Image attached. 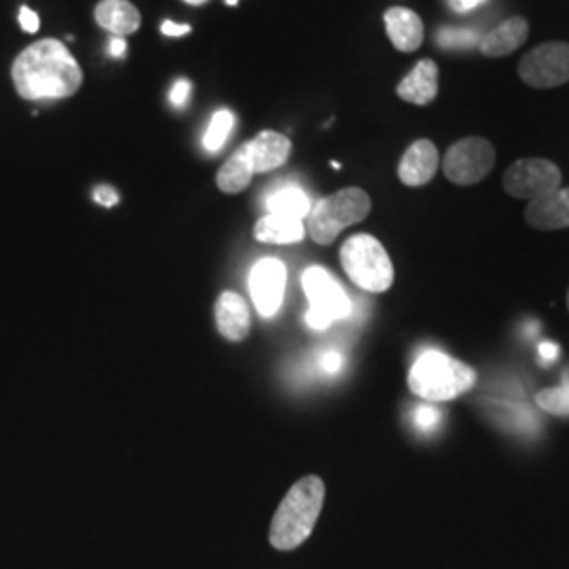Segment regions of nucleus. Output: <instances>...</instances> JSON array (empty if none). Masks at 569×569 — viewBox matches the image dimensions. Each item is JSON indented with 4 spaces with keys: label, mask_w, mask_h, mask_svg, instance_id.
<instances>
[{
    "label": "nucleus",
    "mask_w": 569,
    "mask_h": 569,
    "mask_svg": "<svg viewBox=\"0 0 569 569\" xmlns=\"http://www.w3.org/2000/svg\"><path fill=\"white\" fill-rule=\"evenodd\" d=\"M529 21L521 16L498 23L481 39V53L486 58H507L528 41Z\"/></svg>",
    "instance_id": "dca6fc26"
},
{
    "label": "nucleus",
    "mask_w": 569,
    "mask_h": 569,
    "mask_svg": "<svg viewBox=\"0 0 569 569\" xmlns=\"http://www.w3.org/2000/svg\"><path fill=\"white\" fill-rule=\"evenodd\" d=\"M371 211V199L363 188H345L312 204L306 218V232L315 243L331 244L348 226L363 222Z\"/></svg>",
    "instance_id": "20e7f679"
},
{
    "label": "nucleus",
    "mask_w": 569,
    "mask_h": 569,
    "mask_svg": "<svg viewBox=\"0 0 569 569\" xmlns=\"http://www.w3.org/2000/svg\"><path fill=\"white\" fill-rule=\"evenodd\" d=\"M321 367L326 369V373H338L342 369V357L338 352H327L321 359Z\"/></svg>",
    "instance_id": "c756f323"
},
{
    "label": "nucleus",
    "mask_w": 569,
    "mask_h": 569,
    "mask_svg": "<svg viewBox=\"0 0 569 569\" xmlns=\"http://www.w3.org/2000/svg\"><path fill=\"white\" fill-rule=\"evenodd\" d=\"M477 382L472 367L439 350L425 352L409 369V390L430 403H446L462 397Z\"/></svg>",
    "instance_id": "7ed1b4c3"
},
{
    "label": "nucleus",
    "mask_w": 569,
    "mask_h": 569,
    "mask_svg": "<svg viewBox=\"0 0 569 569\" xmlns=\"http://www.w3.org/2000/svg\"><path fill=\"white\" fill-rule=\"evenodd\" d=\"M568 308H569V291H568Z\"/></svg>",
    "instance_id": "c9c22d12"
},
{
    "label": "nucleus",
    "mask_w": 569,
    "mask_h": 569,
    "mask_svg": "<svg viewBox=\"0 0 569 569\" xmlns=\"http://www.w3.org/2000/svg\"><path fill=\"white\" fill-rule=\"evenodd\" d=\"M439 169V150L430 140L411 143L399 163V180L409 186H427Z\"/></svg>",
    "instance_id": "f8f14e48"
},
{
    "label": "nucleus",
    "mask_w": 569,
    "mask_h": 569,
    "mask_svg": "<svg viewBox=\"0 0 569 569\" xmlns=\"http://www.w3.org/2000/svg\"><path fill=\"white\" fill-rule=\"evenodd\" d=\"M183 2H188V4H194V7H201V4H204L207 0H183Z\"/></svg>",
    "instance_id": "72a5a7b5"
},
{
    "label": "nucleus",
    "mask_w": 569,
    "mask_h": 569,
    "mask_svg": "<svg viewBox=\"0 0 569 569\" xmlns=\"http://www.w3.org/2000/svg\"><path fill=\"white\" fill-rule=\"evenodd\" d=\"M439 93V66L432 60L418 61L403 81L397 84V96L407 103L428 106Z\"/></svg>",
    "instance_id": "2eb2a0df"
},
{
    "label": "nucleus",
    "mask_w": 569,
    "mask_h": 569,
    "mask_svg": "<svg viewBox=\"0 0 569 569\" xmlns=\"http://www.w3.org/2000/svg\"><path fill=\"white\" fill-rule=\"evenodd\" d=\"M127 41L122 39V37H114L112 41H110V47H108V51H110V56L112 58H117V60H122L124 56H127Z\"/></svg>",
    "instance_id": "2f4dec72"
},
{
    "label": "nucleus",
    "mask_w": 569,
    "mask_h": 569,
    "mask_svg": "<svg viewBox=\"0 0 569 569\" xmlns=\"http://www.w3.org/2000/svg\"><path fill=\"white\" fill-rule=\"evenodd\" d=\"M477 39L475 32L468 34L467 30H441L439 42L448 49V47H460V44H470Z\"/></svg>",
    "instance_id": "b1692460"
},
{
    "label": "nucleus",
    "mask_w": 569,
    "mask_h": 569,
    "mask_svg": "<svg viewBox=\"0 0 569 569\" xmlns=\"http://www.w3.org/2000/svg\"><path fill=\"white\" fill-rule=\"evenodd\" d=\"M11 77L23 100H66L82 84L79 61L58 39H42L23 49L13 61Z\"/></svg>",
    "instance_id": "f257e3e1"
},
{
    "label": "nucleus",
    "mask_w": 569,
    "mask_h": 569,
    "mask_svg": "<svg viewBox=\"0 0 569 569\" xmlns=\"http://www.w3.org/2000/svg\"><path fill=\"white\" fill-rule=\"evenodd\" d=\"M190 30L192 28L188 23H176L171 20L163 21V28H161L164 37H186Z\"/></svg>",
    "instance_id": "c85d7f7f"
},
{
    "label": "nucleus",
    "mask_w": 569,
    "mask_h": 569,
    "mask_svg": "<svg viewBox=\"0 0 569 569\" xmlns=\"http://www.w3.org/2000/svg\"><path fill=\"white\" fill-rule=\"evenodd\" d=\"M519 77L533 89H552L569 82L568 42H545L519 61Z\"/></svg>",
    "instance_id": "6e6552de"
},
{
    "label": "nucleus",
    "mask_w": 569,
    "mask_h": 569,
    "mask_svg": "<svg viewBox=\"0 0 569 569\" xmlns=\"http://www.w3.org/2000/svg\"><path fill=\"white\" fill-rule=\"evenodd\" d=\"M540 357L545 359V361H557V355H559V348L555 345H549V342H545V345H540Z\"/></svg>",
    "instance_id": "473e14b6"
},
{
    "label": "nucleus",
    "mask_w": 569,
    "mask_h": 569,
    "mask_svg": "<svg viewBox=\"0 0 569 569\" xmlns=\"http://www.w3.org/2000/svg\"><path fill=\"white\" fill-rule=\"evenodd\" d=\"M488 0H449V4L458 11V13H467V11H475L477 7L486 4Z\"/></svg>",
    "instance_id": "7c9ffc66"
},
{
    "label": "nucleus",
    "mask_w": 569,
    "mask_h": 569,
    "mask_svg": "<svg viewBox=\"0 0 569 569\" xmlns=\"http://www.w3.org/2000/svg\"><path fill=\"white\" fill-rule=\"evenodd\" d=\"M526 222L536 230L569 228V188H557L542 199L529 201Z\"/></svg>",
    "instance_id": "ddd939ff"
},
{
    "label": "nucleus",
    "mask_w": 569,
    "mask_h": 569,
    "mask_svg": "<svg viewBox=\"0 0 569 569\" xmlns=\"http://www.w3.org/2000/svg\"><path fill=\"white\" fill-rule=\"evenodd\" d=\"M287 268L281 260L266 258L251 268L249 291L262 317H274L283 305Z\"/></svg>",
    "instance_id": "9d476101"
},
{
    "label": "nucleus",
    "mask_w": 569,
    "mask_h": 569,
    "mask_svg": "<svg viewBox=\"0 0 569 569\" xmlns=\"http://www.w3.org/2000/svg\"><path fill=\"white\" fill-rule=\"evenodd\" d=\"M536 406L542 411L557 418H568L569 416V367H566L561 376V385L555 388H545L536 392Z\"/></svg>",
    "instance_id": "4be33fe9"
},
{
    "label": "nucleus",
    "mask_w": 569,
    "mask_h": 569,
    "mask_svg": "<svg viewBox=\"0 0 569 569\" xmlns=\"http://www.w3.org/2000/svg\"><path fill=\"white\" fill-rule=\"evenodd\" d=\"M243 148L253 173H268L287 163L291 154V140L277 131H262Z\"/></svg>",
    "instance_id": "9b49d317"
},
{
    "label": "nucleus",
    "mask_w": 569,
    "mask_h": 569,
    "mask_svg": "<svg viewBox=\"0 0 569 569\" xmlns=\"http://www.w3.org/2000/svg\"><path fill=\"white\" fill-rule=\"evenodd\" d=\"M20 23L28 34H34L39 30V26H41V20H39V16L30 7H21Z\"/></svg>",
    "instance_id": "bb28decb"
},
{
    "label": "nucleus",
    "mask_w": 569,
    "mask_h": 569,
    "mask_svg": "<svg viewBox=\"0 0 569 569\" xmlns=\"http://www.w3.org/2000/svg\"><path fill=\"white\" fill-rule=\"evenodd\" d=\"M326 502V483L308 475L287 491L270 526V545L277 550H293L312 533Z\"/></svg>",
    "instance_id": "f03ea898"
},
{
    "label": "nucleus",
    "mask_w": 569,
    "mask_h": 569,
    "mask_svg": "<svg viewBox=\"0 0 569 569\" xmlns=\"http://www.w3.org/2000/svg\"><path fill=\"white\" fill-rule=\"evenodd\" d=\"M439 411L435 407L422 406L416 411V427L420 430H432L439 425Z\"/></svg>",
    "instance_id": "393cba45"
},
{
    "label": "nucleus",
    "mask_w": 569,
    "mask_h": 569,
    "mask_svg": "<svg viewBox=\"0 0 569 569\" xmlns=\"http://www.w3.org/2000/svg\"><path fill=\"white\" fill-rule=\"evenodd\" d=\"M496 163V150L486 138L470 136L453 143L443 159V173L449 182L475 186L486 180Z\"/></svg>",
    "instance_id": "0eeeda50"
},
{
    "label": "nucleus",
    "mask_w": 569,
    "mask_h": 569,
    "mask_svg": "<svg viewBox=\"0 0 569 569\" xmlns=\"http://www.w3.org/2000/svg\"><path fill=\"white\" fill-rule=\"evenodd\" d=\"M226 4H230V7H234V4H239V0H226Z\"/></svg>",
    "instance_id": "f704fd0d"
},
{
    "label": "nucleus",
    "mask_w": 569,
    "mask_h": 569,
    "mask_svg": "<svg viewBox=\"0 0 569 569\" xmlns=\"http://www.w3.org/2000/svg\"><path fill=\"white\" fill-rule=\"evenodd\" d=\"M216 323L220 333L230 342H241L249 333V308L234 291H224L216 302Z\"/></svg>",
    "instance_id": "f3484780"
},
{
    "label": "nucleus",
    "mask_w": 569,
    "mask_h": 569,
    "mask_svg": "<svg viewBox=\"0 0 569 569\" xmlns=\"http://www.w3.org/2000/svg\"><path fill=\"white\" fill-rule=\"evenodd\" d=\"M340 260L348 279L357 287L371 293H385L392 287L395 268L385 244L376 237L355 234L346 239L340 251Z\"/></svg>",
    "instance_id": "39448f33"
},
{
    "label": "nucleus",
    "mask_w": 569,
    "mask_h": 569,
    "mask_svg": "<svg viewBox=\"0 0 569 569\" xmlns=\"http://www.w3.org/2000/svg\"><path fill=\"white\" fill-rule=\"evenodd\" d=\"M93 199H96L98 203L103 204V207H114V204L119 203V194H117V190L110 188V186L96 188Z\"/></svg>",
    "instance_id": "cd10ccee"
},
{
    "label": "nucleus",
    "mask_w": 569,
    "mask_h": 569,
    "mask_svg": "<svg viewBox=\"0 0 569 569\" xmlns=\"http://www.w3.org/2000/svg\"><path fill=\"white\" fill-rule=\"evenodd\" d=\"M387 34L397 51L411 53L425 42V23L420 16L406 7H392L385 13Z\"/></svg>",
    "instance_id": "4468645a"
},
{
    "label": "nucleus",
    "mask_w": 569,
    "mask_h": 569,
    "mask_svg": "<svg viewBox=\"0 0 569 569\" xmlns=\"http://www.w3.org/2000/svg\"><path fill=\"white\" fill-rule=\"evenodd\" d=\"M190 93H192V84L186 79L176 81V84L171 87V93H169V100L176 106V108H183L188 100H190Z\"/></svg>",
    "instance_id": "a878e982"
},
{
    "label": "nucleus",
    "mask_w": 569,
    "mask_h": 569,
    "mask_svg": "<svg viewBox=\"0 0 569 569\" xmlns=\"http://www.w3.org/2000/svg\"><path fill=\"white\" fill-rule=\"evenodd\" d=\"M561 188V171L547 159H521L505 173V190L515 199L536 201Z\"/></svg>",
    "instance_id": "1a4fd4ad"
},
{
    "label": "nucleus",
    "mask_w": 569,
    "mask_h": 569,
    "mask_svg": "<svg viewBox=\"0 0 569 569\" xmlns=\"http://www.w3.org/2000/svg\"><path fill=\"white\" fill-rule=\"evenodd\" d=\"M234 127V114L230 110H218L207 127L203 146L209 152H220L222 146L228 142Z\"/></svg>",
    "instance_id": "5701e85b"
},
{
    "label": "nucleus",
    "mask_w": 569,
    "mask_h": 569,
    "mask_svg": "<svg viewBox=\"0 0 569 569\" xmlns=\"http://www.w3.org/2000/svg\"><path fill=\"white\" fill-rule=\"evenodd\" d=\"M253 176L256 173H253L251 163L247 159V152L241 146L239 150H234V154L218 171V188L226 194H239L251 183Z\"/></svg>",
    "instance_id": "412c9836"
},
{
    "label": "nucleus",
    "mask_w": 569,
    "mask_h": 569,
    "mask_svg": "<svg viewBox=\"0 0 569 569\" xmlns=\"http://www.w3.org/2000/svg\"><path fill=\"white\" fill-rule=\"evenodd\" d=\"M96 21L106 32L114 37H127L140 30L142 16L138 7L129 0H102L96 7Z\"/></svg>",
    "instance_id": "a211bd4d"
},
{
    "label": "nucleus",
    "mask_w": 569,
    "mask_h": 569,
    "mask_svg": "<svg viewBox=\"0 0 569 569\" xmlns=\"http://www.w3.org/2000/svg\"><path fill=\"white\" fill-rule=\"evenodd\" d=\"M253 234H256V239L260 243H300L306 237V226L300 220H291V218H281V216L268 213V216L258 220Z\"/></svg>",
    "instance_id": "aec40b11"
},
{
    "label": "nucleus",
    "mask_w": 569,
    "mask_h": 569,
    "mask_svg": "<svg viewBox=\"0 0 569 569\" xmlns=\"http://www.w3.org/2000/svg\"><path fill=\"white\" fill-rule=\"evenodd\" d=\"M266 209L272 216H281V218H291V220H300L305 222L312 209V203L308 199L302 188L298 186H279L274 188L268 197H266Z\"/></svg>",
    "instance_id": "6ab92c4d"
},
{
    "label": "nucleus",
    "mask_w": 569,
    "mask_h": 569,
    "mask_svg": "<svg viewBox=\"0 0 569 569\" xmlns=\"http://www.w3.org/2000/svg\"><path fill=\"white\" fill-rule=\"evenodd\" d=\"M302 287L310 302L306 323L312 329H327L333 321L346 319L352 310L350 298L338 279L321 266H310L302 274Z\"/></svg>",
    "instance_id": "423d86ee"
}]
</instances>
